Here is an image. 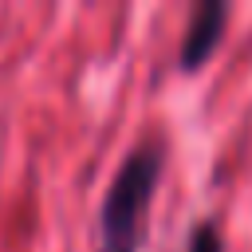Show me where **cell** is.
<instances>
[{
  "label": "cell",
  "instance_id": "cell-1",
  "mask_svg": "<svg viewBox=\"0 0 252 252\" xmlns=\"http://www.w3.org/2000/svg\"><path fill=\"white\" fill-rule=\"evenodd\" d=\"M161 165H165L161 138H142L122 158L98 209V252H138Z\"/></svg>",
  "mask_w": 252,
  "mask_h": 252
},
{
  "label": "cell",
  "instance_id": "cell-2",
  "mask_svg": "<svg viewBox=\"0 0 252 252\" xmlns=\"http://www.w3.org/2000/svg\"><path fill=\"white\" fill-rule=\"evenodd\" d=\"M224 20H228V4H220V0H201V4L193 8L189 28H185V39H181V51H177V63H181L185 71L201 67V63L213 55V47L220 43Z\"/></svg>",
  "mask_w": 252,
  "mask_h": 252
},
{
  "label": "cell",
  "instance_id": "cell-3",
  "mask_svg": "<svg viewBox=\"0 0 252 252\" xmlns=\"http://www.w3.org/2000/svg\"><path fill=\"white\" fill-rule=\"evenodd\" d=\"M189 252H220V232H217L213 220H201L189 232Z\"/></svg>",
  "mask_w": 252,
  "mask_h": 252
}]
</instances>
